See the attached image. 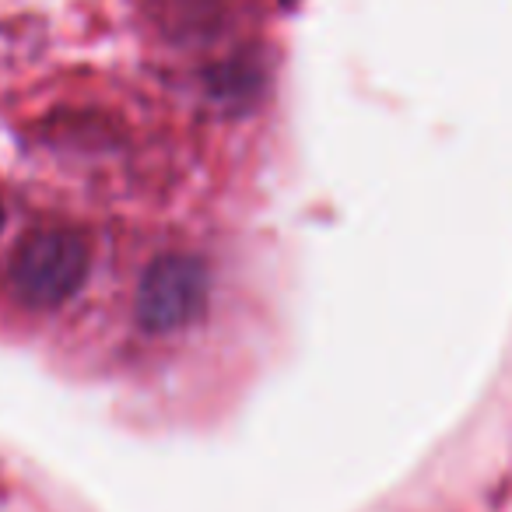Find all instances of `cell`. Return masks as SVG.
Masks as SVG:
<instances>
[{
	"instance_id": "6da1fadb",
	"label": "cell",
	"mask_w": 512,
	"mask_h": 512,
	"mask_svg": "<svg viewBox=\"0 0 512 512\" xmlns=\"http://www.w3.org/2000/svg\"><path fill=\"white\" fill-rule=\"evenodd\" d=\"M92 253L74 228H39L18 246L11 264V285L18 299L36 309H57L85 285Z\"/></svg>"
},
{
	"instance_id": "7a4b0ae2",
	"label": "cell",
	"mask_w": 512,
	"mask_h": 512,
	"mask_svg": "<svg viewBox=\"0 0 512 512\" xmlns=\"http://www.w3.org/2000/svg\"><path fill=\"white\" fill-rule=\"evenodd\" d=\"M207 274L193 256L165 253L148 264L137 285V320L148 330H176L204 309Z\"/></svg>"
},
{
	"instance_id": "3957f363",
	"label": "cell",
	"mask_w": 512,
	"mask_h": 512,
	"mask_svg": "<svg viewBox=\"0 0 512 512\" xmlns=\"http://www.w3.org/2000/svg\"><path fill=\"white\" fill-rule=\"evenodd\" d=\"M0 221H4V211H0Z\"/></svg>"
}]
</instances>
